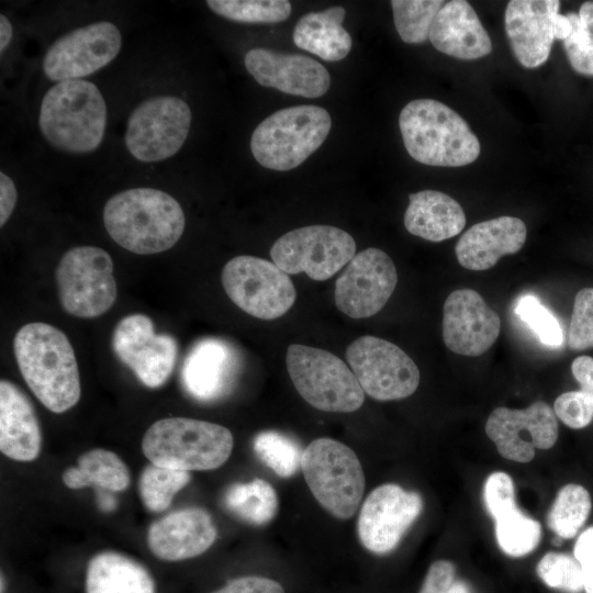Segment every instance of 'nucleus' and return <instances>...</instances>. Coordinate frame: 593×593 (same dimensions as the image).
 I'll use <instances>...</instances> for the list:
<instances>
[{
    "label": "nucleus",
    "mask_w": 593,
    "mask_h": 593,
    "mask_svg": "<svg viewBox=\"0 0 593 593\" xmlns=\"http://www.w3.org/2000/svg\"><path fill=\"white\" fill-rule=\"evenodd\" d=\"M103 224L124 249L152 255L171 248L181 237L186 217L168 193L153 188H133L111 197L103 209Z\"/></svg>",
    "instance_id": "2"
},
{
    "label": "nucleus",
    "mask_w": 593,
    "mask_h": 593,
    "mask_svg": "<svg viewBox=\"0 0 593 593\" xmlns=\"http://www.w3.org/2000/svg\"><path fill=\"white\" fill-rule=\"evenodd\" d=\"M515 314L544 345L559 347L563 344V333L557 317L535 295L521 296L516 301Z\"/></svg>",
    "instance_id": "40"
},
{
    "label": "nucleus",
    "mask_w": 593,
    "mask_h": 593,
    "mask_svg": "<svg viewBox=\"0 0 593 593\" xmlns=\"http://www.w3.org/2000/svg\"><path fill=\"white\" fill-rule=\"evenodd\" d=\"M223 288L245 313L260 320H276L294 304L296 291L288 273L275 262L255 257L237 256L222 270Z\"/></svg>",
    "instance_id": "10"
},
{
    "label": "nucleus",
    "mask_w": 593,
    "mask_h": 593,
    "mask_svg": "<svg viewBox=\"0 0 593 593\" xmlns=\"http://www.w3.org/2000/svg\"><path fill=\"white\" fill-rule=\"evenodd\" d=\"M63 481L70 489L96 485L116 492L130 485V471L116 454L97 448L82 454L78 467H70L64 472Z\"/></svg>",
    "instance_id": "30"
},
{
    "label": "nucleus",
    "mask_w": 593,
    "mask_h": 593,
    "mask_svg": "<svg viewBox=\"0 0 593 593\" xmlns=\"http://www.w3.org/2000/svg\"><path fill=\"white\" fill-rule=\"evenodd\" d=\"M592 502L589 491L575 483L562 486L549 511L548 526L560 538H573L590 516Z\"/></svg>",
    "instance_id": "32"
},
{
    "label": "nucleus",
    "mask_w": 593,
    "mask_h": 593,
    "mask_svg": "<svg viewBox=\"0 0 593 593\" xmlns=\"http://www.w3.org/2000/svg\"><path fill=\"white\" fill-rule=\"evenodd\" d=\"M561 539H562V538H560V537L557 536V538L553 539L555 545H560Z\"/></svg>",
    "instance_id": "54"
},
{
    "label": "nucleus",
    "mask_w": 593,
    "mask_h": 593,
    "mask_svg": "<svg viewBox=\"0 0 593 593\" xmlns=\"http://www.w3.org/2000/svg\"><path fill=\"white\" fill-rule=\"evenodd\" d=\"M224 504L234 515L256 526L268 524L278 512L276 490L258 478L232 484L225 492Z\"/></svg>",
    "instance_id": "31"
},
{
    "label": "nucleus",
    "mask_w": 593,
    "mask_h": 593,
    "mask_svg": "<svg viewBox=\"0 0 593 593\" xmlns=\"http://www.w3.org/2000/svg\"><path fill=\"white\" fill-rule=\"evenodd\" d=\"M572 25L568 38L563 41L568 60L580 75L593 77V1H585L579 13H566Z\"/></svg>",
    "instance_id": "36"
},
{
    "label": "nucleus",
    "mask_w": 593,
    "mask_h": 593,
    "mask_svg": "<svg viewBox=\"0 0 593 593\" xmlns=\"http://www.w3.org/2000/svg\"><path fill=\"white\" fill-rule=\"evenodd\" d=\"M399 126L407 153L421 164L461 167L480 154V142L468 123L440 101H410L401 110Z\"/></svg>",
    "instance_id": "3"
},
{
    "label": "nucleus",
    "mask_w": 593,
    "mask_h": 593,
    "mask_svg": "<svg viewBox=\"0 0 593 593\" xmlns=\"http://www.w3.org/2000/svg\"><path fill=\"white\" fill-rule=\"evenodd\" d=\"M485 433L502 457L526 463L536 448L549 449L556 444L558 422L549 404L536 401L523 410L496 407L486 419Z\"/></svg>",
    "instance_id": "18"
},
{
    "label": "nucleus",
    "mask_w": 593,
    "mask_h": 593,
    "mask_svg": "<svg viewBox=\"0 0 593 593\" xmlns=\"http://www.w3.org/2000/svg\"><path fill=\"white\" fill-rule=\"evenodd\" d=\"M444 4L441 0L391 1L394 25L401 40L409 44L427 41L432 24Z\"/></svg>",
    "instance_id": "35"
},
{
    "label": "nucleus",
    "mask_w": 593,
    "mask_h": 593,
    "mask_svg": "<svg viewBox=\"0 0 593 593\" xmlns=\"http://www.w3.org/2000/svg\"><path fill=\"white\" fill-rule=\"evenodd\" d=\"M591 400H592V403H593V396L591 398Z\"/></svg>",
    "instance_id": "55"
},
{
    "label": "nucleus",
    "mask_w": 593,
    "mask_h": 593,
    "mask_svg": "<svg viewBox=\"0 0 593 593\" xmlns=\"http://www.w3.org/2000/svg\"><path fill=\"white\" fill-rule=\"evenodd\" d=\"M121 45V33L113 23H91L56 40L44 56L43 70L53 81L78 80L112 61Z\"/></svg>",
    "instance_id": "14"
},
{
    "label": "nucleus",
    "mask_w": 593,
    "mask_h": 593,
    "mask_svg": "<svg viewBox=\"0 0 593 593\" xmlns=\"http://www.w3.org/2000/svg\"><path fill=\"white\" fill-rule=\"evenodd\" d=\"M13 351L24 381L46 409L64 413L78 403L79 369L60 329L42 322L25 324L14 336Z\"/></svg>",
    "instance_id": "1"
},
{
    "label": "nucleus",
    "mask_w": 593,
    "mask_h": 593,
    "mask_svg": "<svg viewBox=\"0 0 593 593\" xmlns=\"http://www.w3.org/2000/svg\"><path fill=\"white\" fill-rule=\"evenodd\" d=\"M501 320L472 289H458L446 299L443 315V338L446 347L459 355L484 354L500 335Z\"/></svg>",
    "instance_id": "19"
},
{
    "label": "nucleus",
    "mask_w": 593,
    "mask_h": 593,
    "mask_svg": "<svg viewBox=\"0 0 593 593\" xmlns=\"http://www.w3.org/2000/svg\"><path fill=\"white\" fill-rule=\"evenodd\" d=\"M398 282L390 256L379 248L356 254L335 283V304L351 318H367L383 309Z\"/></svg>",
    "instance_id": "15"
},
{
    "label": "nucleus",
    "mask_w": 593,
    "mask_h": 593,
    "mask_svg": "<svg viewBox=\"0 0 593 593\" xmlns=\"http://www.w3.org/2000/svg\"><path fill=\"white\" fill-rule=\"evenodd\" d=\"M234 439L222 425L188 417L156 421L146 430L142 450L154 465L172 469L213 470L231 456Z\"/></svg>",
    "instance_id": "5"
},
{
    "label": "nucleus",
    "mask_w": 593,
    "mask_h": 593,
    "mask_svg": "<svg viewBox=\"0 0 593 593\" xmlns=\"http://www.w3.org/2000/svg\"><path fill=\"white\" fill-rule=\"evenodd\" d=\"M253 447L258 458L281 478H289L301 468L303 452L300 446L278 432L259 433Z\"/></svg>",
    "instance_id": "38"
},
{
    "label": "nucleus",
    "mask_w": 593,
    "mask_h": 593,
    "mask_svg": "<svg viewBox=\"0 0 593 593\" xmlns=\"http://www.w3.org/2000/svg\"><path fill=\"white\" fill-rule=\"evenodd\" d=\"M38 126L59 150L85 154L99 147L107 126V105L98 87L87 80L54 85L43 97Z\"/></svg>",
    "instance_id": "4"
},
{
    "label": "nucleus",
    "mask_w": 593,
    "mask_h": 593,
    "mask_svg": "<svg viewBox=\"0 0 593 593\" xmlns=\"http://www.w3.org/2000/svg\"><path fill=\"white\" fill-rule=\"evenodd\" d=\"M568 345L574 351L593 348V288L581 289L574 298Z\"/></svg>",
    "instance_id": "41"
},
{
    "label": "nucleus",
    "mask_w": 593,
    "mask_h": 593,
    "mask_svg": "<svg viewBox=\"0 0 593 593\" xmlns=\"http://www.w3.org/2000/svg\"><path fill=\"white\" fill-rule=\"evenodd\" d=\"M356 255L354 237L332 225H309L280 236L270 248L273 262L288 275L305 272L324 281Z\"/></svg>",
    "instance_id": "11"
},
{
    "label": "nucleus",
    "mask_w": 593,
    "mask_h": 593,
    "mask_svg": "<svg viewBox=\"0 0 593 593\" xmlns=\"http://www.w3.org/2000/svg\"><path fill=\"white\" fill-rule=\"evenodd\" d=\"M483 502L493 519L516 507L512 478L503 471L491 473L484 482Z\"/></svg>",
    "instance_id": "43"
},
{
    "label": "nucleus",
    "mask_w": 593,
    "mask_h": 593,
    "mask_svg": "<svg viewBox=\"0 0 593 593\" xmlns=\"http://www.w3.org/2000/svg\"><path fill=\"white\" fill-rule=\"evenodd\" d=\"M456 568L447 560L430 564L418 593H448L455 582Z\"/></svg>",
    "instance_id": "45"
},
{
    "label": "nucleus",
    "mask_w": 593,
    "mask_h": 593,
    "mask_svg": "<svg viewBox=\"0 0 593 593\" xmlns=\"http://www.w3.org/2000/svg\"><path fill=\"white\" fill-rule=\"evenodd\" d=\"M190 124L191 111L186 101L169 94L152 97L128 118L126 148L139 161L167 159L182 147Z\"/></svg>",
    "instance_id": "13"
},
{
    "label": "nucleus",
    "mask_w": 593,
    "mask_h": 593,
    "mask_svg": "<svg viewBox=\"0 0 593 593\" xmlns=\"http://www.w3.org/2000/svg\"><path fill=\"white\" fill-rule=\"evenodd\" d=\"M331 126V115L324 108L304 104L281 109L255 128L250 150L265 168L291 170L323 144Z\"/></svg>",
    "instance_id": "6"
},
{
    "label": "nucleus",
    "mask_w": 593,
    "mask_h": 593,
    "mask_svg": "<svg viewBox=\"0 0 593 593\" xmlns=\"http://www.w3.org/2000/svg\"><path fill=\"white\" fill-rule=\"evenodd\" d=\"M527 237L525 223L515 216H499L474 224L458 239V262L469 270L492 268L501 257L516 254Z\"/></svg>",
    "instance_id": "23"
},
{
    "label": "nucleus",
    "mask_w": 593,
    "mask_h": 593,
    "mask_svg": "<svg viewBox=\"0 0 593 593\" xmlns=\"http://www.w3.org/2000/svg\"><path fill=\"white\" fill-rule=\"evenodd\" d=\"M404 226L409 233L429 242H443L459 234L466 225L461 205L437 190H422L409 195Z\"/></svg>",
    "instance_id": "26"
},
{
    "label": "nucleus",
    "mask_w": 593,
    "mask_h": 593,
    "mask_svg": "<svg viewBox=\"0 0 593 593\" xmlns=\"http://www.w3.org/2000/svg\"><path fill=\"white\" fill-rule=\"evenodd\" d=\"M345 15L338 5L306 13L294 27V44L326 61L344 59L351 48V36L343 27Z\"/></svg>",
    "instance_id": "28"
},
{
    "label": "nucleus",
    "mask_w": 593,
    "mask_h": 593,
    "mask_svg": "<svg viewBox=\"0 0 593 593\" xmlns=\"http://www.w3.org/2000/svg\"><path fill=\"white\" fill-rule=\"evenodd\" d=\"M536 573L549 588L566 593L584 591L583 572L574 557L561 552H547L538 562Z\"/></svg>",
    "instance_id": "39"
},
{
    "label": "nucleus",
    "mask_w": 593,
    "mask_h": 593,
    "mask_svg": "<svg viewBox=\"0 0 593 593\" xmlns=\"http://www.w3.org/2000/svg\"><path fill=\"white\" fill-rule=\"evenodd\" d=\"M429 41L440 53L473 60L492 52L491 38L468 1L445 2L429 32Z\"/></svg>",
    "instance_id": "24"
},
{
    "label": "nucleus",
    "mask_w": 593,
    "mask_h": 593,
    "mask_svg": "<svg viewBox=\"0 0 593 593\" xmlns=\"http://www.w3.org/2000/svg\"><path fill=\"white\" fill-rule=\"evenodd\" d=\"M558 0H511L505 10V31L512 51L525 68L544 65L555 40Z\"/></svg>",
    "instance_id": "21"
},
{
    "label": "nucleus",
    "mask_w": 593,
    "mask_h": 593,
    "mask_svg": "<svg viewBox=\"0 0 593 593\" xmlns=\"http://www.w3.org/2000/svg\"><path fill=\"white\" fill-rule=\"evenodd\" d=\"M216 536L211 515L200 507H189L153 523L147 544L157 558L178 561L203 553L213 545Z\"/></svg>",
    "instance_id": "22"
},
{
    "label": "nucleus",
    "mask_w": 593,
    "mask_h": 593,
    "mask_svg": "<svg viewBox=\"0 0 593 593\" xmlns=\"http://www.w3.org/2000/svg\"><path fill=\"white\" fill-rule=\"evenodd\" d=\"M55 280L59 302L68 314L92 318L104 314L118 296L111 256L102 248L78 246L60 258Z\"/></svg>",
    "instance_id": "9"
},
{
    "label": "nucleus",
    "mask_w": 593,
    "mask_h": 593,
    "mask_svg": "<svg viewBox=\"0 0 593 593\" xmlns=\"http://www.w3.org/2000/svg\"><path fill=\"white\" fill-rule=\"evenodd\" d=\"M212 593H286L276 580L262 575H245L227 582Z\"/></svg>",
    "instance_id": "44"
},
{
    "label": "nucleus",
    "mask_w": 593,
    "mask_h": 593,
    "mask_svg": "<svg viewBox=\"0 0 593 593\" xmlns=\"http://www.w3.org/2000/svg\"><path fill=\"white\" fill-rule=\"evenodd\" d=\"M206 4L216 14L242 23H277L291 14L286 0H209Z\"/></svg>",
    "instance_id": "37"
},
{
    "label": "nucleus",
    "mask_w": 593,
    "mask_h": 593,
    "mask_svg": "<svg viewBox=\"0 0 593 593\" xmlns=\"http://www.w3.org/2000/svg\"><path fill=\"white\" fill-rule=\"evenodd\" d=\"M3 582H4V578H3V575L1 574V593H3V591H4Z\"/></svg>",
    "instance_id": "53"
},
{
    "label": "nucleus",
    "mask_w": 593,
    "mask_h": 593,
    "mask_svg": "<svg viewBox=\"0 0 593 593\" xmlns=\"http://www.w3.org/2000/svg\"><path fill=\"white\" fill-rule=\"evenodd\" d=\"M247 71L261 86L305 98H318L331 86L327 69L315 59L300 54H284L253 48L244 57Z\"/></svg>",
    "instance_id": "20"
},
{
    "label": "nucleus",
    "mask_w": 593,
    "mask_h": 593,
    "mask_svg": "<svg viewBox=\"0 0 593 593\" xmlns=\"http://www.w3.org/2000/svg\"><path fill=\"white\" fill-rule=\"evenodd\" d=\"M315 500L334 517L355 515L365 492V474L355 451L332 438H316L303 451L301 465Z\"/></svg>",
    "instance_id": "7"
},
{
    "label": "nucleus",
    "mask_w": 593,
    "mask_h": 593,
    "mask_svg": "<svg viewBox=\"0 0 593 593\" xmlns=\"http://www.w3.org/2000/svg\"><path fill=\"white\" fill-rule=\"evenodd\" d=\"M572 31V25L567 14L558 13L555 18L553 35L555 40L564 41Z\"/></svg>",
    "instance_id": "49"
},
{
    "label": "nucleus",
    "mask_w": 593,
    "mask_h": 593,
    "mask_svg": "<svg viewBox=\"0 0 593 593\" xmlns=\"http://www.w3.org/2000/svg\"><path fill=\"white\" fill-rule=\"evenodd\" d=\"M16 189L13 180L3 171L0 172V225L3 226L11 216L16 203Z\"/></svg>",
    "instance_id": "47"
},
{
    "label": "nucleus",
    "mask_w": 593,
    "mask_h": 593,
    "mask_svg": "<svg viewBox=\"0 0 593 593\" xmlns=\"http://www.w3.org/2000/svg\"><path fill=\"white\" fill-rule=\"evenodd\" d=\"M556 416L568 427L581 429L593 419V403L583 391H569L560 394L553 403Z\"/></svg>",
    "instance_id": "42"
},
{
    "label": "nucleus",
    "mask_w": 593,
    "mask_h": 593,
    "mask_svg": "<svg viewBox=\"0 0 593 593\" xmlns=\"http://www.w3.org/2000/svg\"><path fill=\"white\" fill-rule=\"evenodd\" d=\"M42 436L34 407L12 382H0V450L18 461H32L41 451Z\"/></svg>",
    "instance_id": "25"
},
{
    "label": "nucleus",
    "mask_w": 593,
    "mask_h": 593,
    "mask_svg": "<svg viewBox=\"0 0 593 593\" xmlns=\"http://www.w3.org/2000/svg\"><path fill=\"white\" fill-rule=\"evenodd\" d=\"M573 556L583 572L584 592L593 593V526L579 535L573 548Z\"/></svg>",
    "instance_id": "46"
},
{
    "label": "nucleus",
    "mask_w": 593,
    "mask_h": 593,
    "mask_svg": "<svg viewBox=\"0 0 593 593\" xmlns=\"http://www.w3.org/2000/svg\"><path fill=\"white\" fill-rule=\"evenodd\" d=\"M571 371L581 387L590 398L593 396V358L590 356H579L571 363Z\"/></svg>",
    "instance_id": "48"
},
{
    "label": "nucleus",
    "mask_w": 593,
    "mask_h": 593,
    "mask_svg": "<svg viewBox=\"0 0 593 593\" xmlns=\"http://www.w3.org/2000/svg\"><path fill=\"white\" fill-rule=\"evenodd\" d=\"M234 359L230 347L217 339L199 342L182 367V383L195 399L208 401L222 395L230 385Z\"/></svg>",
    "instance_id": "27"
},
{
    "label": "nucleus",
    "mask_w": 593,
    "mask_h": 593,
    "mask_svg": "<svg viewBox=\"0 0 593 593\" xmlns=\"http://www.w3.org/2000/svg\"><path fill=\"white\" fill-rule=\"evenodd\" d=\"M188 471L168 467L148 465L143 470L138 490L144 505L152 512H163L177 494L190 481Z\"/></svg>",
    "instance_id": "34"
},
{
    "label": "nucleus",
    "mask_w": 593,
    "mask_h": 593,
    "mask_svg": "<svg viewBox=\"0 0 593 593\" xmlns=\"http://www.w3.org/2000/svg\"><path fill=\"white\" fill-rule=\"evenodd\" d=\"M286 363L295 390L313 407L350 413L363 404L365 392L355 373L334 354L292 344L287 349Z\"/></svg>",
    "instance_id": "8"
},
{
    "label": "nucleus",
    "mask_w": 593,
    "mask_h": 593,
    "mask_svg": "<svg viewBox=\"0 0 593 593\" xmlns=\"http://www.w3.org/2000/svg\"><path fill=\"white\" fill-rule=\"evenodd\" d=\"M346 359L361 389L378 401L412 395L419 384V370L400 347L376 336H361L346 349Z\"/></svg>",
    "instance_id": "12"
},
{
    "label": "nucleus",
    "mask_w": 593,
    "mask_h": 593,
    "mask_svg": "<svg viewBox=\"0 0 593 593\" xmlns=\"http://www.w3.org/2000/svg\"><path fill=\"white\" fill-rule=\"evenodd\" d=\"M12 25L9 19L4 15H0V51L1 53L8 47L12 38Z\"/></svg>",
    "instance_id": "50"
},
{
    "label": "nucleus",
    "mask_w": 593,
    "mask_h": 593,
    "mask_svg": "<svg viewBox=\"0 0 593 593\" xmlns=\"http://www.w3.org/2000/svg\"><path fill=\"white\" fill-rule=\"evenodd\" d=\"M423 511V499L394 483L373 489L363 501L357 522L358 537L369 551H392Z\"/></svg>",
    "instance_id": "17"
},
{
    "label": "nucleus",
    "mask_w": 593,
    "mask_h": 593,
    "mask_svg": "<svg viewBox=\"0 0 593 593\" xmlns=\"http://www.w3.org/2000/svg\"><path fill=\"white\" fill-rule=\"evenodd\" d=\"M448 593H471L470 586L461 580H455Z\"/></svg>",
    "instance_id": "52"
},
{
    "label": "nucleus",
    "mask_w": 593,
    "mask_h": 593,
    "mask_svg": "<svg viewBox=\"0 0 593 593\" xmlns=\"http://www.w3.org/2000/svg\"><path fill=\"white\" fill-rule=\"evenodd\" d=\"M86 593H155V583L137 561L114 551H104L89 561Z\"/></svg>",
    "instance_id": "29"
},
{
    "label": "nucleus",
    "mask_w": 593,
    "mask_h": 593,
    "mask_svg": "<svg viewBox=\"0 0 593 593\" xmlns=\"http://www.w3.org/2000/svg\"><path fill=\"white\" fill-rule=\"evenodd\" d=\"M494 521L496 540L505 555L523 557L537 548L541 538V525L517 506Z\"/></svg>",
    "instance_id": "33"
},
{
    "label": "nucleus",
    "mask_w": 593,
    "mask_h": 593,
    "mask_svg": "<svg viewBox=\"0 0 593 593\" xmlns=\"http://www.w3.org/2000/svg\"><path fill=\"white\" fill-rule=\"evenodd\" d=\"M99 507L104 512H110L115 508V499L107 492H98Z\"/></svg>",
    "instance_id": "51"
},
{
    "label": "nucleus",
    "mask_w": 593,
    "mask_h": 593,
    "mask_svg": "<svg viewBox=\"0 0 593 593\" xmlns=\"http://www.w3.org/2000/svg\"><path fill=\"white\" fill-rule=\"evenodd\" d=\"M111 343L118 358L148 388L163 385L174 370L177 342L168 334H156L147 315L123 317L113 331Z\"/></svg>",
    "instance_id": "16"
}]
</instances>
